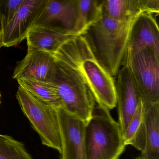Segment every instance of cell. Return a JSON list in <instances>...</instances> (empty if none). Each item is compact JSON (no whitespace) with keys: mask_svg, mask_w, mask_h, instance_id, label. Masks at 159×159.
<instances>
[{"mask_svg":"<svg viewBox=\"0 0 159 159\" xmlns=\"http://www.w3.org/2000/svg\"><path fill=\"white\" fill-rule=\"evenodd\" d=\"M77 37L67 41L52 54L57 68L54 83L62 107L87 124L95 107V100L79 68Z\"/></svg>","mask_w":159,"mask_h":159,"instance_id":"obj_1","label":"cell"},{"mask_svg":"<svg viewBox=\"0 0 159 159\" xmlns=\"http://www.w3.org/2000/svg\"><path fill=\"white\" fill-rule=\"evenodd\" d=\"M124 22L102 16L81 35L94 58L112 77L122 66L134 21Z\"/></svg>","mask_w":159,"mask_h":159,"instance_id":"obj_2","label":"cell"},{"mask_svg":"<svg viewBox=\"0 0 159 159\" xmlns=\"http://www.w3.org/2000/svg\"><path fill=\"white\" fill-rule=\"evenodd\" d=\"M125 147L120 125L109 110L95 107L85 128L86 159H119Z\"/></svg>","mask_w":159,"mask_h":159,"instance_id":"obj_3","label":"cell"},{"mask_svg":"<svg viewBox=\"0 0 159 159\" xmlns=\"http://www.w3.org/2000/svg\"><path fill=\"white\" fill-rule=\"evenodd\" d=\"M16 98L24 115L40 138L42 144L62 151L59 122L56 108L43 102L19 86Z\"/></svg>","mask_w":159,"mask_h":159,"instance_id":"obj_4","label":"cell"},{"mask_svg":"<svg viewBox=\"0 0 159 159\" xmlns=\"http://www.w3.org/2000/svg\"><path fill=\"white\" fill-rule=\"evenodd\" d=\"M79 66L98 106L108 109L117 106L116 85L113 77L94 58L82 36H77Z\"/></svg>","mask_w":159,"mask_h":159,"instance_id":"obj_5","label":"cell"},{"mask_svg":"<svg viewBox=\"0 0 159 159\" xmlns=\"http://www.w3.org/2000/svg\"><path fill=\"white\" fill-rule=\"evenodd\" d=\"M126 66L141 99L150 103L159 102V58L145 48L125 59Z\"/></svg>","mask_w":159,"mask_h":159,"instance_id":"obj_6","label":"cell"},{"mask_svg":"<svg viewBox=\"0 0 159 159\" xmlns=\"http://www.w3.org/2000/svg\"><path fill=\"white\" fill-rule=\"evenodd\" d=\"M56 109L62 145L60 159H86V124L62 107Z\"/></svg>","mask_w":159,"mask_h":159,"instance_id":"obj_7","label":"cell"},{"mask_svg":"<svg viewBox=\"0 0 159 159\" xmlns=\"http://www.w3.org/2000/svg\"><path fill=\"white\" fill-rule=\"evenodd\" d=\"M143 103L142 122L130 145L145 159H159V102Z\"/></svg>","mask_w":159,"mask_h":159,"instance_id":"obj_8","label":"cell"},{"mask_svg":"<svg viewBox=\"0 0 159 159\" xmlns=\"http://www.w3.org/2000/svg\"><path fill=\"white\" fill-rule=\"evenodd\" d=\"M47 0H24L11 21L3 27L2 46H16L26 39Z\"/></svg>","mask_w":159,"mask_h":159,"instance_id":"obj_9","label":"cell"},{"mask_svg":"<svg viewBox=\"0 0 159 159\" xmlns=\"http://www.w3.org/2000/svg\"><path fill=\"white\" fill-rule=\"evenodd\" d=\"M145 48L159 58V29L153 15L144 14L134 21L130 30L123 61Z\"/></svg>","mask_w":159,"mask_h":159,"instance_id":"obj_10","label":"cell"},{"mask_svg":"<svg viewBox=\"0 0 159 159\" xmlns=\"http://www.w3.org/2000/svg\"><path fill=\"white\" fill-rule=\"evenodd\" d=\"M57 68L51 54L43 51L28 50L25 57L17 64L12 78H30L43 81L55 82Z\"/></svg>","mask_w":159,"mask_h":159,"instance_id":"obj_11","label":"cell"},{"mask_svg":"<svg viewBox=\"0 0 159 159\" xmlns=\"http://www.w3.org/2000/svg\"><path fill=\"white\" fill-rule=\"evenodd\" d=\"M77 12L78 0H47L32 28L47 26L73 34Z\"/></svg>","mask_w":159,"mask_h":159,"instance_id":"obj_12","label":"cell"},{"mask_svg":"<svg viewBox=\"0 0 159 159\" xmlns=\"http://www.w3.org/2000/svg\"><path fill=\"white\" fill-rule=\"evenodd\" d=\"M115 85L118 122L123 136L141 98L126 66H123L119 70Z\"/></svg>","mask_w":159,"mask_h":159,"instance_id":"obj_13","label":"cell"},{"mask_svg":"<svg viewBox=\"0 0 159 159\" xmlns=\"http://www.w3.org/2000/svg\"><path fill=\"white\" fill-rule=\"evenodd\" d=\"M102 16L120 22L135 20L141 15L158 16L159 0H102Z\"/></svg>","mask_w":159,"mask_h":159,"instance_id":"obj_14","label":"cell"},{"mask_svg":"<svg viewBox=\"0 0 159 159\" xmlns=\"http://www.w3.org/2000/svg\"><path fill=\"white\" fill-rule=\"evenodd\" d=\"M76 36L57 28L37 26L30 30L26 39L28 50L43 51L52 54L63 43Z\"/></svg>","mask_w":159,"mask_h":159,"instance_id":"obj_15","label":"cell"},{"mask_svg":"<svg viewBox=\"0 0 159 159\" xmlns=\"http://www.w3.org/2000/svg\"><path fill=\"white\" fill-rule=\"evenodd\" d=\"M19 85L42 101L55 108L62 107L56 84L30 78L16 80Z\"/></svg>","mask_w":159,"mask_h":159,"instance_id":"obj_16","label":"cell"},{"mask_svg":"<svg viewBox=\"0 0 159 159\" xmlns=\"http://www.w3.org/2000/svg\"><path fill=\"white\" fill-rule=\"evenodd\" d=\"M102 0H78V12L72 33L81 36L86 30L102 17Z\"/></svg>","mask_w":159,"mask_h":159,"instance_id":"obj_17","label":"cell"},{"mask_svg":"<svg viewBox=\"0 0 159 159\" xmlns=\"http://www.w3.org/2000/svg\"><path fill=\"white\" fill-rule=\"evenodd\" d=\"M0 159H32L23 142L0 134Z\"/></svg>","mask_w":159,"mask_h":159,"instance_id":"obj_18","label":"cell"},{"mask_svg":"<svg viewBox=\"0 0 159 159\" xmlns=\"http://www.w3.org/2000/svg\"><path fill=\"white\" fill-rule=\"evenodd\" d=\"M143 114V103L142 99H140L137 107L130 120L127 129L123 135V139L125 145H130L134 139L138 129L139 128Z\"/></svg>","mask_w":159,"mask_h":159,"instance_id":"obj_19","label":"cell"},{"mask_svg":"<svg viewBox=\"0 0 159 159\" xmlns=\"http://www.w3.org/2000/svg\"><path fill=\"white\" fill-rule=\"evenodd\" d=\"M24 0L0 1V14L3 27L9 24L18 11Z\"/></svg>","mask_w":159,"mask_h":159,"instance_id":"obj_20","label":"cell"},{"mask_svg":"<svg viewBox=\"0 0 159 159\" xmlns=\"http://www.w3.org/2000/svg\"><path fill=\"white\" fill-rule=\"evenodd\" d=\"M3 30V25H2V19L0 14V49L2 47V34Z\"/></svg>","mask_w":159,"mask_h":159,"instance_id":"obj_21","label":"cell"},{"mask_svg":"<svg viewBox=\"0 0 159 159\" xmlns=\"http://www.w3.org/2000/svg\"><path fill=\"white\" fill-rule=\"evenodd\" d=\"M135 159H145L144 158H143V157H141V156H139V157H137Z\"/></svg>","mask_w":159,"mask_h":159,"instance_id":"obj_22","label":"cell"},{"mask_svg":"<svg viewBox=\"0 0 159 159\" xmlns=\"http://www.w3.org/2000/svg\"><path fill=\"white\" fill-rule=\"evenodd\" d=\"M0 98H1V93H0ZM0 104H1V100H0Z\"/></svg>","mask_w":159,"mask_h":159,"instance_id":"obj_23","label":"cell"}]
</instances>
